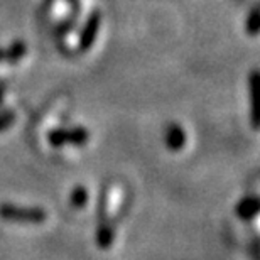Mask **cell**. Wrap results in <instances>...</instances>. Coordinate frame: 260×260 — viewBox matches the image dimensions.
Returning a JSON list of instances; mask_svg holds the SVG:
<instances>
[{
	"label": "cell",
	"instance_id": "cell-1",
	"mask_svg": "<svg viewBox=\"0 0 260 260\" xmlns=\"http://www.w3.org/2000/svg\"><path fill=\"white\" fill-rule=\"evenodd\" d=\"M0 216L10 221L34 223V225H39L48 218L46 211L39 210V208H24L14 205H0Z\"/></svg>",
	"mask_w": 260,
	"mask_h": 260
},
{
	"label": "cell",
	"instance_id": "cell-2",
	"mask_svg": "<svg viewBox=\"0 0 260 260\" xmlns=\"http://www.w3.org/2000/svg\"><path fill=\"white\" fill-rule=\"evenodd\" d=\"M86 140H88V132L81 127H76L71 130L58 128L49 134V142L53 144L54 147H61V145H64V144L83 145V144H86Z\"/></svg>",
	"mask_w": 260,
	"mask_h": 260
},
{
	"label": "cell",
	"instance_id": "cell-3",
	"mask_svg": "<svg viewBox=\"0 0 260 260\" xmlns=\"http://www.w3.org/2000/svg\"><path fill=\"white\" fill-rule=\"evenodd\" d=\"M100 14H93L90 19H88V22L85 25V29H83L81 32V38H80V46L81 49H90L91 44L95 43V38H96V32L98 29H100Z\"/></svg>",
	"mask_w": 260,
	"mask_h": 260
},
{
	"label": "cell",
	"instance_id": "cell-4",
	"mask_svg": "<svg viewBox=\"0 0 260 260\" xmlns=\"http://www.w3.org/2000/svg\"><path fill=\"white\" fill-rule=\"evenodd\" d=\"M166 144L171 150H179L184 147L186 144V135L184 130L179 125H171L166 132Z\"/></svg>",
	"mask_w": 260,
	"mask_h": 260
},
{
	"label": "cell",
	"instance_id": "cell-5",
	"mask_svg": "<svg viewBox=\"0 0 260 260\" xmlns=\"http://www.w3.org/2000/svg\"><path fill=\"white\" fill-rule=\"evenodd\" d=\"M238 215H240L242 218H245V220H250V218H253L257 215L258 211V200L257 198H245V200L240 201V205H238L237 208Z\"/></svg>",
	"mask_w": 260,
	"mask_h": 260
},
{
	"label": "cell",
	"instance_id": "cell-6",
	"mask_svg": "<svg viewBox=\"0 0 260 260\" xmlns=\"http://www.w3.org/2000/svg\"><path fill=\"white\" fill-rule=\"evenodd\" d=\"M113 242V228L110 225H103L98 230V243L102 247H108Z\"/></svg>",
	"mask_w": 260,
	"mask_h": 260
},
{
	"label": "cell",
	"instance_id": "cell-7",
	"mask_svg": "<svg viewBox=\"0 0 260 260\" xmlns=\"http://www.w3.org/2000/svg\"><path fill=\"white\" fill-rule=\"evenodd\" d=\"M86 201H88V191L83 188V186H78V188L73 191V194H71L73 206L81 208V206L86 205Z\"/></svg>",
	"mask_w": 260,
	"mask_h": 260
},
{
	"label": "cell",
	"instance_id": "cell-8",
	"mask_svg": "<svg viewBox=\"0 0 260 260\" xmlns=\"http://www.w3.org/2000/svg\"><path fill=\"white\" fill-rule=\"evenodd\" d=\"M25 54V46L24 43H15L12 48L7 51V58L10 61H19Z\"/></svg>",
	"mask_w": 260,
	"mask_h": 260
},
{
	"label": "cell",
	"instance_id": "cell-9",
	"mask_svg": "<svg viewBox=\"0 0 260 260\" xmlns=\"http://www.w3.org/2000/svg\"><path fill=\"white\" fill-rule=\"evenodd\" d=\"M12 122H14V113H10V112L0 113V132L7 128Z\"/></svg>",
	"mask_w": 260,
	"mask_h": 260
},
{
	"label": "cell",
	"instance_id": "cell-10",
	"mask_svg": "<svg viewBox=\"0 0 260 260\" xmlns=\"http://www.w3.org/2000/svg\"><path fill=\"white\" fill-rule=\"evenodd\" d=\"M257 29H258V15H257V9H253V12L250 15V25H248V30H250V34H257Z\"/></svg>",
	"mask_w": 260,
	"mask_h": 260
},
{
	"label": "cell",
	"instance_id": "cell-11",
	"mask_svg": "<svg viewBox=\"0 0 260 260\" xmlns=\"http://www.w3.org/2000/svg\"><path fill=\"white\" fill-rule=\"evenodd\" d=\"M4 58V53H2V51H0V59H2Z\"/></svg>",
	"mask_w": 260,
	"mask_h": 260
}]
</instances>
